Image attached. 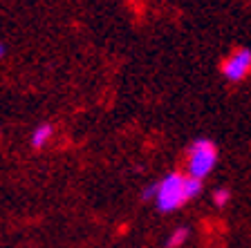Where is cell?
I'll use <instances>...</instances> for the list:
<instances>
[{"instance_id":"8992f818","label":"cell","mask_w":251,"mask_h":248,"mask_svg":"<svg viewBox=\"0 0 251 248\" xmlns=\"http://www.w3.org/2000/svg\"><path fill=\"white\" fill-rule=\"evenodd\" d=\"M202 192V181L200 179H193V177H186V197L188 199H193Z\"/></svg>"},{"instance_id":"9c48e42d","label":"cell","mask_w":251,"mask_h":248,"mask_svg":"<svg viewBox=\"0 0 251 248\" xmlns=\"http://www.w3.org/2000/svg\"><path fill=\"white\" fill-rule=\"evenodd\" d=\"M2 54H5V45L0 43V58H2Z\"/></svg>"},{"instance_id":"3957f363","label":"cell","mask_w":251,"mask_h":248,"mask_svg":"<svg viewBox=\"0 0 251 248\" xmlns=\"http://www.w3.org/2000/svg\"><path fill=\"white\" fill-rule=\"evenodd\" d=\"M251 72V52L249 49H238L233 52L222 65V74L226 81L238 83Z\"/></svg>"},{"instance_id":"5b68a950","label":"cell","mask_w":251,"mask_h":248,"mask_svg":"<svg viewBox=\"0 0 251 248\" xmlns=\"http://www.w3.org/2000/svg\"><path fill=\"white\" fill-rule=\"evenodd\" d=\"M188 237V230L186 228H177V230H173V235L168 237V248H179Z\"/></svg>"},{"instance_id":"7a4b0ae2","label":"cell","mask_w":251,"mask_h":248,"mask_svg":"<svg viewBox=\"0 0 251 248\" xmlns=\"http://www.w3.org/2000/svg\"><path fill=\"white\" fill-rule=\"evenodd\" d=\"M215 161H218L215 145L206 139H198L191 145V150H188V159H186L188 177L202 181L204 177L211 175V170L215 168Z\"/></svg>"},{"instance_id":"6da1fadb","label":"cell","mask_w":251,"mask_h":248,"mask_svg":"<svg viewBox=\"0 0 251 248\" xmlns=\"http://www.w3.org/2000/svg\"><path fill=\"white\" fill-rule=\"evenodd\" d=\"M188 202L186 197V177H182L179 172H171L166 175L159 183H157V195L155 203L162 212H173L179 206Z\"/></svg>"},{"instance_id":"52a82bcc","label":"cell","mask_w":251,"mask_h":248,"mask_svg":"<svg viewBox=\"0 0 251 248\" xmlns=\"http://www.w3.org/2000/svg\"><path fill=\"white\" fill-rule=\"evenodd\" d=\"M213 202H215V206H225V203L229 202V190H226V188H220V190H215Z\"/></svg>"},{"instance_id":"277c9868","label":"cell","mask_w":251,"mask_h":248,"mask_svg":"<svg viewBox=\"0 0 251 248\" xmlns=\"http://www.w3.org/2000/svg\"><path fill=\"white\" fill-rule=\"evenodd\" d=\"M52 135H54V128L50 123L38 125V128L31 132V145H34V148H43V145L50 143Z\"/></svg>"},{"instance_id":"ba28073f","label":"cell","mask_w":251,"mask_h":248,"mask_svg":"<svg viewBox=\"0 0 251 248\" xmlns=\"http://www.w3.org/2000/svg\"><path fill=\"white\" fill-rule=\"evenodd\" d=\"M155 195H157V183H155V186H148L141 197H144V199H155Z\"/></svg>"}]
</instances>
